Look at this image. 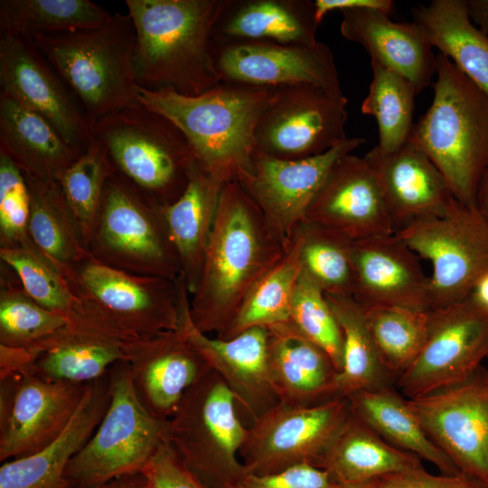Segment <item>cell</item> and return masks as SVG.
Masks as SVG:
<instances>
[{
	"mask_svg": "<svg viewBox=\"0 0 488 488\" xmlns=\"http://www.w3.org/2000/svg\"><path fill=\"white\" fill-rule=\"evenodd\" d=\"M286 250L239 183H225L199 283L190 300L194 325L222 338L247 296Z\"/></svg>",
	"mask_w": 488,
	"mask_h": 488,
	"instance_id": "1",
	"label": "cell"
},
{
	"mask_svg": "<svg viewBox=\"0 0 488 488\" xmlns=\"http://www.w3.org/2000/svg\"><path fill=\"white\" fill-rule=\"evenodd\" d=\"M224 0H127L136 31L138 86L198 96L221 83L212 31Z\"/></svg>",
	"mask_w": 488,
	"mask_h": 488,
	"instance_id": "2",
	"label": "cell"
},
{
	"mask_svg": "<svg viewBox=\"0 0 488 488\" xmlns=\"http://www.w3.org/2000/svg\"><path fill=\"white\" fill-rule=\"evenodd\" d=\"M275 90L221 81L198 96L140 86L137 96L146 108L170 119L187 138L197 161L227 183L251 169L256 129Z\"/></svg>",
	"mask_w": 488,
	"mask_h": 488,
	"instance_id": "3",
	"label": "cell"
},
{
	"mask_svg": "<svg viewBox=\"0 0 488 488\" xmlns=\"http://www.w3.org/2000/svg\"><path fill=\"white\" fill-rule=\"evenodd\" d=\"M436 75L431 106L414 124L409 139L438 168L454 198L475 207L488 167V93L441 53L436 56Z\"/></svg>",
	"mask_w": 488,
	"mask_h": 488,
	"instance_id": "4",
	"label": "cell"
},
{
	"mask_svg": "<svg viewBox=\"0 0 488 488\" xmlns=\"http://www.w3.org/2000/svg\"><path fill=\"white\" fill-rule=\"evenodd\" d=\"M29 40L56 70L92 123L139 102L129 14L116 12L101 26Z\"/></svg>",
	"mask_w": 488,
	"mask_h": 488,
	"instance_id": "5",
	"label": "cell"
},
{
	"mask_svg": "<svg viewBox=\"0 0 488 488\" xmlns=\"http://www.w3.org/2000/svg\"><path fill=\"white\" fill-rule=\"evenodd\" d=\"M92 136L105 145L116 171L155 202L166 206L184 192L197 159L164 116L138 103L99 118Z\"/></svg>",
	"mask_w": 488,
	"mask_h": 488,
	"instance_id": "6",
	"label": "cell"
},
{
	"mask_svg": "<svg viewBox=\"0 0 488 488\" xmlns=\"http://www.w3.org/2000/svg\"><path fill=\"white\" fill-rule=\"evenodd\" d=\"M110 402L97 429L70 461L67 488H99L122 476L141 474L158 447L168 440L169 420L141 404L127 361L108 370Z\"/></svg>",
	"mask_w": 488,
	"mask_h": 488,
	"instance_id": "7",
	"label": "cell"
},
{
	"mask_svg": "<svg viewBox=\"0 0 488 488\" xmlns=\"http://www.w3.org/2000/svg\"><path fill=\"white\" fill-rule=\"evenodd\" d=\"M236 402L225 381L210 370L187 390L169 419L170 445L209 488H230L249 474L239 458L248 427Z\"/></svg>",
	"mask_w": 488,
	"mask_h": 488,
	"instance_id": "8",
	"label": "cell"
},
{
	"mask_svg": "<svg viewBox=\"0 0 488 488\" xmlns=\"http://www.w3.org/2000/svg\"><path fill=\"white\" fill-rule=\"evenodd\" d=\"M163 208L115 170L105 184L89 255L132 274L177 279L180 260Z\"/></svg>",
	"mask_w": 488,
	"mask_h": 488,
	"instance_id": "9",
	"label": "cell"
},
{
	"mask_svg": "<svg viewBox=\"0 0 488 488\" xmlns=\"http://www.w3.org/2000/svg\"><path fill=\"white\" fill-rule=\"evenodd\" d=\"M395 234L430 262L432 308L465 300L488 271V220L475 207L455 200L443 215Z\"/></svg>",
	"mask_w": 488,
	"mask_h": 488,
	"instance_id": "10",
	"label": "cell"
},
{
	"mask_svg": "<svg viewBox=\"0 0 488 488\" xmlns=\"http://www.w3.org/2000/svg\"><path fill=\"white\" fill-rule=\"evenodd\" d=\"M351 416L347 398L313 406L277 403L247 428L239 458L248 471L268 474L315 465Z\"/></svg>",
	"mask_w": 488,
	"mask_h": 488,
	"instance_id": "11",
	"label": "cell"
},
{
	"mask_svg": "<svg viewBox=\"0 0 488 488\" xmlns=\"http://www.w3.org/2000/svg\"><path fill=\"white\" fill-rule=\"evenodd\" d=\"M347 104L342 90L308 84L276 88L256 129V150L285 160L329 151L347 139Z\"/></svg>",
	"mask_w": 488,
	"mask_h": 488,
	"instance_id": "12",
	"label": "cell"
},
{
	"mask_svg": "<svg viewBox=\"0 0 488 488\" xmlns=\"http://www.w3.org/2000/svg\"><path fill=\"white\" fill-rule=\"evenodd\" d=\"M488 358V313L465 299L428 311L426 344L396 389L415 399L469 379Z\"/></svg>",
	"mask_w": 488,
	"mask_h": 488,
	"instance_id": "13",
	"label": "cell"
},
{
	"mask_svg": "<svg viewBox=\"0 0 488 488\" xmlns=\"http://www.w3.org/2000/svg\"><path fill=\"white\" fill-rule=\"evenodd\" d=\"M132 336L108 310L78 295L66 324L27 348L32 359L28 374L50 381L90 382L125 361V346Z\"/></svg>",
	"mask_w": 488,
	"mask_h": 488,
	"instance_id": "14",
	"label": "cell"
},
{
	"mask_svg": "<svg viewBox=\"0 0 488 488\" xmlns=\"http://www.w3.org/2000/svg\"><path fill=\"white\" fill-rule=\"evenodd\" d=\"M427 434L457 470L488 487V371L408 399Z\"/></svg>",
	"mask_w": 488,
	"mask_h": 488,
	"instance_id": "15",
	"label": "cell"
},
{
	"mask_svg": "<svg viewBox=\"0 0 488 488\" xmlns=\"http://www.w3.org/2000/svg\"><path fill=\"white\" fill-rule=\"evenodd\" d=\"M68 282L76 294L100 305L133 335L178 330L182 275L175 280L136 275L89 255Z\"/></svg>",
	"mask_w": 488,
	"mask_h": 488,
	"instance_id": "16",
	"label": "cell"
},
{
	"mask_svg": "<svg viewBox=\"0 0 488 488\" xmlns=\"http://www.w3.org/2000/svg\"><path fill=\"white\" fill-rule=\"evenodd\" d=\"M362 143L361 138L347 137L324 154L297 160L278 159L255 150L251 169L239 173L236 182L287 249L333 164Z\"/></svg>",
	"mask_w": 488,
	"mask_h": 488,
	"instance_id": "17",
	"label": "cell"
},
{
	"mask_svg": "<svg viewBox=\"0 0 488 488\" xmlns=\"http://www.w3.org/2000/svg\"><path fill=\"white\" fill-rule=\"evenodd\" d=\"M0 461L31 455L56 438L74 415L87 384L30 374L0 377Z\"/></svg>",
	"mask_w": 488,
	"mask_h": 488,
	"instance_id": "18",
	"label": "cell"
},
{
	"mask_svg": "<svg viewBox=\"0 0 488 488\" xmlns=\"http://www.w3.org/2000/svg\"><path fill=\"white\" fill-rule=\"evenodd\" d=\"M211 56L223 82L271 88L308 84L342 90L333 52L322 42L306 45L212 40Z\"/></svg>",
	"mask_w": 488,
	"mask_h": 488,
	"instance_id": "19",
	"label": "cell"
},
{
	"mask_svg": "<svg viewBox=\"0 0 488 488\" xmlns=\"http://www.w3.org/2000/svg\"><path fill=\"white\" fill-rule=\"evenodd\" d=\"M1 92L47 120L70 145L85 151L92 123L27 39L0 34Z\"/></svg>",
	"mask_w": 488,
	"mask_h": 488,
	"instance_id": "20",
	"label": "cell"
},
{
	"mask_svg": "<svg viewBox=\"0 0 488 488\" xmlns=\"http://www.w3.org/2000/svg\"><path fill=\"white\" fill-rule=\"evenodd\" d=\"M184 280L178 330L218 373L252 419L278 403L270 377L271 333L252 327L230 339L211 338L193 324Z\"/></svg>",
	"mask_w": 488,
	"mask_h": 488,
	"instance_id": "21",
	"label": "cell"
},
{
	"mask_svg": "<svg viewBox=\"0 0 488 488\" xmlns=\"http://www.w3.org/2000/svg\"><path fill=\"white\" fill-rule=\"evenodd\" d=\"M125 361L135 392L153 416L169 420L184 394L210 370L179 330L140 337L125 346Z\"/></svg>",
	"mask_w": 488,
	"mask_h": 488,
	"instance_id": "22",
	"label": "cell"
},
{
	"mask_svg": "<svg viewBox=\"0 0 488 488\" xmlns=\"http://www.w3.org/2000/svg\"><path fill=\"white\" fill-rule=\"evenodd\" d=\"M363 158L378 183L394 233L443 215L455 200L441 172L411 139L391 153L375 145Z\"/></svg>",
	"mask_w": 488,
	"mask_h": 488,
	"instance_id": "23",
	"label": "cell"
},
{
	"mask_svg": "<svg viewBox=\"0 0 488 488\" xmlns=\"http://www.w3.org/2000/svg\"><path fill=\"white\" fill-rule=\"evenodd\" d=\"M305 221L352 240L394 233L375 177L363 157L342 156L313 198Z\"/></svg>",
	"mask_w": 488,
	"mask_h": 488,
	"instance_id": "24",
	"label": "cell"
},
{
	"mask_svg": "<svg viewBox=\"0 0 488 488\" xmlns=\"http://www.w3.org/2000/svg\"><path fill=\"white\" fill-rule=\"evenodd\" d=\"M353 298L363 307L432 309L430 279L418 255L397 234L353 240Z\"/></svg>",
	"mask_w": 488,
	"mask_h": 488,
	"instance_id": "25",
	"label": "cell"
},
{
	"mask_svg": "<svg viewBox=\"0 0 488 488\" xmlns=\"http://www.w3.org/2000/svg\"><path fill=\"white\" fill-rule=\"evenodd\" d=\"M110 398L108 371L87 384L80 406L55 439L31 455L3 463L0 488H67L65 470L97 429Z\"/></svg>",
	"mask_w": 488,
	"mask_h": 488,
	"instance_id": "26",
	"label": "cell"
},
{
	"mask_svg": "<svg viewBox=\"0 0 488 488\" xmlns=\"http://www.w3.org/2000/svg\"><path fill=\"white\" fill-rule=\"evenodd\" d=\"M341 34L361 45L374 61L406 78L418 94L436 74V56L423 28L412 23H395L373 9L343 10Z\"/></svg>",
	"mask_w": 488,
	"mask_h": 488,
	"instance_id": "27",
	"label": "cell"
},
{
	"mask_svg": "<svg viewBox=\"0 0 488 488\" xmlns=\"http://www.w3.org/2000/svg\"><path fill=\"white\" fill-rule=\"evenodd\" d=\"M270 377L278 402L313 406L339 398L338 370L319 346L290 324L268 329Z\"/></svg>",
	"mask_w": 488,
	"mask_h": 488,
	"instance_id": "28",
	"label": "cell"
},
{
	"mask_svg": "<svg viewBox=\"0 0 488 488\" xmlns=\"http://www.w3.org/2000/svg\"><path fill=\"white\" fill-rule=\"evenodd\" d=\"M319 23L311 0H224L214 23L215 41L317 42Z\"/></svg>",
	"mask_w": 488,
	"mask_h": 488,
	"instance_id": "29",
	"label": "cell"
},
{
	"mask_svg": "<svg viewBox=\"0 0 488 488\" xmlns=\"http://www.w3.org/2000/svg\"><path fill=\"white\" fill-rule=\"evenodd\" d=\"M0 152L23 173L57 181L84 151L68 144L43 117L0 91Z\"/></svg>",
	"mask_w": 488,
	"mask_h": 488,
	"instance_id": "30",
	"label": "cell"
},
{
	"mask_svg": "<svg viewBox=\"0 0 488 488\" xmlns=\"http://www.w3.org/2000/svg\"><path fill=\"white\" fill-rule=\"evenodd\" d=\"M224 185L196 161L184 192L163 208L180 260L181 275L190 295L195 292L199 283Z\"/></svg>",
	"mask_w": 488,
	"mask_h": 488,
	"instance_id": "31",
	"label": "cell"
},
{
	"mask_svg": "<svg viewBox=\"0 0 488 488\" xmlns=\"http://www.w3.org/2000/svg\"><path fill=\"white\" fill-rule=\"evenodd\" d=\"M351 414L394 447L426 460L444 474L460 472L432 441L395 386L362 390L347 397Z\"/></svg>",
	"mask_w": 488,
	"mask_h": 488,
	"instance_id": "32",
	"label": "cell"
},
{
	"mask_svg": "<svg viewBox=\"0 0 488 488\" xmlns=\"http://www.w3.org/2000/svg\"><path fill=\"white\" fill-rule=\"evenodd\" d=\"M333 483L367 482L423 466L421 459L399 450L352 414L314 465Z\"/></svg>",
	"mask_w": 488,
	"mask_h": 488,
	"instance_id": "33",
	"label": "cell"
},
{
	"mask_svg": "<svg viewBox=\"0 0 488 488\" xmlns=\"http://www.w3.org/2000/svg\"><path fill=\"white\" fill-rule=\"evenodd\" d=\"M412 14L431 45L488 93V35L471 23L466 0H433Z\"/></svg>",
	"mask_w": 488,
	"mask_h": 488,
	"instance_id": "34",
	"label": "cell"
},
{
	"mask_svg": "<svg viewBox=\"0 0 488 488\" xmlns=\"http://www.w3.org/2000/svg\"><path fill=\"white\" fill-rule=\"evenodd\" d=\"M23 174L30 193L31 239L69 280L74 267L89 255L73 214L57 181Z\"/></svg>",
	"mask_w": 488,
	"mask_h": 488,
	"instance_id": "35",
	"label": "cell"
},
{
	"mask_svg": "<svg viewBox=\"0 0 488 488\" xmlns=\"http://www.w3.org/2000/svg\"><path fill=\"white\" fill-rule=\"evenodd\" d=\"M325 295L340 325L343 365L337 376V394L347 398L356 392L395 384L387 371L367 326L363 307L352 296Z\"/></svg>",
	"mask_w": 488,
	"mask_h": 488,
	"instance_id": "36",
	"label": "cell"
},
{
	"mask_svg": "<svg viewBox=\"0 0 488 488\" xmlns=\"http://www.w3.org/2000/svg\"><path fill=\"white\" fill-rule=\"evenodd\" d=\"M112 14L89 0H1L0 34L31 39L96 28Z\"/></svg>",
	"mask_w": 488,
	"mask_h": 488,
	"instance_id": "37",
	"label": "cell"
},
{
	"mask_svg": "<svg viewBox=\"0 0 488 488\" xmlns=\"http://www.w3.org/2000/svg\"><path fill=\"white\" fill-rule=\"evenodd\" d=\"M300 273L299 240L295 234L282 258L259 280L221 339L252 328L290 324L291 304Z\"/></svg>",
	"mask_w": 488,
	"mask_h": 488,
	"instance_id": "38",
	"label": "cell"
},
{
	"mask_svg": "<svg viewBox=\"0 0 488 488\" xmlns=\"http://www.w3.org/2000/svg\"><path fill=\"white\" fill-rule=\"evenodd\" d=\"M296 234L299 240L301 271L324 294L353 297L356 285L353 240L308 221Z\"/></svg>",
	"mask_w": 488,
	"mask_h": 488,
	"instance_id": "39",
	"label": "cell"
},
{
	"mask_svg": "<svg viewBox=\"0 0 488 488\" xmlns=\"http://www.w3.org/2000/svg\"><path fill=\"white\" fill-rule=\"evenodd\" d=\"M363 311L380 360L397 379L412 366L426 344L429 310L369 306Z\"/></svg>",
	"mask_w": 488,
	"mask_h": 488,
	"instance_id": "40",
	"label": "cell"
},
{
	"mask_svg": "<svg viewBox=\"0 0 488 488\" xmlns=\"http://www.w3.org/2000/svg\"><path fill=\"white\" fill-rule=\"evenodd\" d=\"M372 80L361 109L376 118L379 127L377 147L391 153L410 137L414 124V86L403 76L371 61Z\"/></svg>",
	"mask_w": 488,
	"mask_h": 488,
	"instance_id": "41",
	"label": "cell"
},
{
	"mask_svg": "<svg viewBox=\"0 0 488 488\" xmlns=\"http://www.w3.org/2000/svg\"><path fill=\"white\" fill-rule=\"evenodd\" d=\"M0 271V345L32 347L66 324L67 316L35 302L6 264L1 262Z\"/></svg>",
	"mask_w": 488,
	"mask_h": 488,
	"instance_id": "42",
	"label": "cell"
},
{
	"mask_svg": "<svg viewBox=\"0 0 488 488\" xmlns=\"http://www.w3.org/2000/svg\"><path fill=\"white\" fill-rule=\"evenodd\" d=\"M105 145L92 136L86 150L59 177L87 250L109 175L115 171Z\"/></svg>",
	"mask_w": 488,
	"mask_h": 488,
	"instance_id": "43",
	"label": "cell"
},
{
	"mask_svg": "<svg viewBox=\"0 0 488 488\" xmlns=\"http://www.w3.org/2000/svg\"><path fill=\"white\" fill-rule=\"evenodd\" d=\"M1 262L12 268L25 292L39 305L67 316L78 295L40 250L0 248Z\"/></svg>",
	"mask_w": 488,
	"mask_h": 488,
	"instance_id": "44",
	"label": "cell"
},
{
	"mask_svg": "<svg viewBox=\"0 0 488 488\" xmlns=\"http://www.w3.org/2000/svg\"><path fill=\"white\" fill-rule=\"evenodd\" d=\"M290 323L301 336L322 348L340 371L343 352L340 325L324 293L301 269L292 298Z\"/></svg>",
	"mask_w": 488,
	"mask_h": 488,
	"instance_id": "45",
	"label": "cell"
},
{
	"mask_svg": "<svg viewBox=\"0 0 488 488\" xmlns=\"http://www.w3.org/2000/svg\"><path fill=\"white\" fill-rule=\"evenodd\" d=\"M29 219L30 193L24 175L0 152V248L38 249L29 233Z\"/></svg>",
	"mask_w": 488,
	"mask_h": 488,
	"instance_id": "46",
	"label": "cell"
},
{
	"mask_svg": "<svg viewBox=\"0 0 488 488\" xmlns=\"http://www.w3.org/2000/svg\"><path fill=\"white\" fill-rule=\"evenodd\" d=\"M147 488H209L177 455L169 441H164L141 473Z\"/></svg>",
	"mask_w": 488,
	"mask_h": 488,
	"instance_id": "47",
	"label": "cell"
},
{
	"mask_svg": "<svg viewBox=\"0 0 488 488\" xmlns=\"http://www.w3.org/2000/svg\"><path fill=\"white\" fill-rule=\"evenodd\" d=\"M333 483L324 470L311 465H300L275 474L249 473L230 488H331Z\"/></svg>",
	"mask_w": 488,
	"mask_h": 488,
	"instance_id": "48",
	"label": "cell"
},
{
	"mask_svg": "<svg viewBox=\"0 0 488 488\" xmlns=\"http://www.w3.org/2000/svg\"><path fill=\"white\" fill-rule=\"evenodd\" d=\"M380 488H488L464 474H432L423 466L378 479Z\"/></svg>",
	"mask_w": 488,
	"mask_h": 488,
	"instance_id": "49",
	"label": "cell"
},
{
	"mask_svg": "<svg viewBox=\"0 0 488 488\" xmlns=\"http://www.w3.org/2000/svg\"><path fill=\"white\" fill-rule=\"evenodd\" d=\"M315 17L319 23L333 11L351 9H373L389 15L394 12L395 3L391 0H314Z\"/></svg>",
	"mask_w": 488,
	"mask_h": 488,
	"instance_id": "50",
	"label": "cell"
},
{
	"mask_svg": "<svg viewBox=\"0 0 488 488\" xmlns=\"http://www.w3.org/2000/svg\"><path fill=\"white\" fill-rule=\"evenodd\" d=\"M466 2L470 19L488 35V0H466Z\"/></svg>",
	"mask_w": 488,
	"mask_h": 488,
	"instance_id": "51",
	"label": "cell"
},
{
	"mask_svg": "<svg viewBox=\"0 0 488 488\" xmlns=\"http://www.w3.org/2000/svg\"><path fill=\"white\" fill-rule=\"evenodd\" d=\"M466 299L488 313V271L477 280Z\"/></svg>",
	"mask_w": 488,
	"mask_h": 488,
	"instance_id": "52",
	"label": "cell"
},
{
	"mask_svg": "<svg viewBox=\"0 0 488 488\" xmlns=\"http://www.w3.org/2000/svg\"><path fill=\"white\" fill-rule=\"evenodd\" d=\"M99 488H147L142 474L117 478Z\"/></svg>",
	"mask_w": 488,
	"mask_h": 488,
	"instance_id": "53",
	"label": "cell"
},
{
	"mask_svg": "<svg viewBox=\"0 0 488 488\" xmlns=\"http://www.w3.org/2000/svg\"><path fill=\"white\" fill-rule=\"evenodd\" d=\"M475 208L488 220V167L484 171L478 184Z\"/></svg>",
	"mask_w": 488,
	"mask_h": 488,
	"instance_id": "54",
	"label": "cell"
},
{
	"mask_svg": "<svg viewBox=\"0 0 488 488\" xmlns=\"http://www.w3.org/2000/svg\"><path fill=\"white\" fill-rule=\"evenodd\" d=\"M331 488H380L378 479L357 483L339 484L333 483Z\"/></svg>",
	"mask_w": 488,
	"mask_h": 488,
	"instance_id": "55",
	"label": "cell"
},
{
	"mask_svg": "<svg viewBox=\"0 0 488 488\" xmlns=\"http://www.w3.org/2000/svg\"><path fill=\"white\" fill-rule=\"evenodd\" d=\"M486 369H487V371H488V365H487Z\"/></svg>",
	"mask_w": 488,
	"mask_h": 488,
	"instance_id": "56",
	"label": "cell"
}]
</instances>
